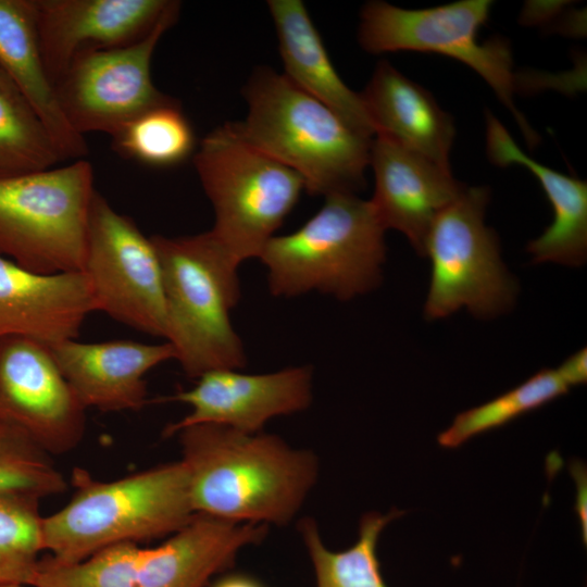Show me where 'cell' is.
Wrapping results in <instances>:
<instances>
[{
    "label": "cell",
    "mask_w": 587,
    "mask_h": 587,
    "mask_svg": "<svg viewBox=\"0 0 587 587\" xmlns=\"http://www.w3.org/2000/svg\"><path fill=\"white\" fill-rule=\"evenodd\" d=\"M572 387L561 365L540 370L507 392L459 413L450 426L438 435L437 441L444 448H458L477 435L501 427L566 395Z\"/></svg>",
    "instance_id": "25"
},
{
    "label": "cell",
    "mask_w": 587,
    "mask_h": 587,
    "mask_svg": "<svg viewBox=\"0 0 587 587\" xmlns=\"http://www.w3.org/2000/svg\"><path fill=\"white\" fill-rule=\"evenodd\" d=\"M176 3L142 39L127 46L84 52L55 79L61 110L82 136L103 132L112 137L143 112L170 102L151 77V61L164 33L178 20Z\"/></svg>",
    "instance_id": "11"
},
{
    "label": "cell",
    "mask_w": 587,
    "mask_h": 587,
    "mask_svg": "<svg viewBox=\"0 0 587 587\" xmlns=\"http://www.w3.org/2000/svg\"><path fill=\"white\" fill-rule=\"evenodd\" d=\"M85 408L51 347L25 337L0 338V422L49 454L74 449L85 434Z\"/></svg>",
    "instance_id": "13"
},
{
    "label": "cell",
    "mask_w": 587,
    "mask_h": 587,
    "mask_svg": "<svg viewBox=\"0 0 587 587\" xmlns=\"http://www.w3.org/2000/svg\"><path fill=\"white\" fill-rule=\"evenodd\" d=\"M489 189L466 187L434 220L425 243L430 283L427 320L445 319L466 308L478 319L513 307L517 285L500 255L496 232L485 224Z\"/></svg>",
    "instance_id": "10"
},
{
    "label": "cell",
    "mask_w": 587,
    "mask_h": 587,
    "mask_svg": "<svg viewBox=\"0 0 587 587\" xmlns=\"http://www.w3.org/2000/svg\"><path fill=\"white\" fill-rule=\"evenodd\" d=\"M360 93L374 136L387 138L451 170L453 120L428 90L382 60Z\"/></svg>",
    "instance_id": "19"
},
{
    "label": "cell",
    "mask_w": 587,
    "mask_h": 587,
    "mask_svg": "<svg viewBox=\"0 0 587 587\" xmlns=\"http://www.w3.org/2000/svg\"><path fill=\"white\" fill-rule=\"evenodd\" d=\"M0 70L21 90L50 130L64 160L88 147L65 118L41 54L34 0H0Z\"/></svg>",
    "instance_id": "22"
},
{
    "label": "cell",
    "mask_w": 587,
    "mask_h": 587,
    "mask_svg": "<svg viewBox=\"0 0 587 587\" xmlns=\"http://www.w3.org/2000/svg\"><path fill=\"white\" fill-rule=\"evenodd\" d=\"M561 366L567 374L573 386L585 384L587 380V350L582 348L570 355Z\"/></svg>",
    "instance_id": "30"
},
{
    "label": "cell",
    "mask_w": 587,
    "mask_h": 587,
    "mask_svg": "<svg viewBox=\"0 0 587 587\" xmlns=\"http://www.w3.org/2000/svg\"><path fill=\"white\" fill-rule=\"evenodd\" d=\"M174 0H34L45 65L53 84L79 54L146 37Z\"/></svg>",
    "instance_id": "15"
},
{
    "label": "cell",
    "mask_w": 587,
    "mask_h": 587,
    "mask_svg": "<svg viewBox=\"0 0 587 587\" xmlns=\"http://www.w3.org/2000/svg\"><path fill=\"white\" fill-rule=\"evenodd\" d=\"M47 451L17 428L0 422V492L42 499L67 488Z\"/></svg>",
    "instance_id": "28"
},
{
    "label": "cell",
    "mask_w": 587,
    "mask_h": 587,
    "mask_svg": "<svg viewBox=\"0 0 587 587\" xmlns=\"http://www.w3.org/2000/svg\"><path fill=\"white\" fill-rule=\"evenodd\" d=\"M112 138L122 157L159 167L182 163L196 145L192 127L174 99L143 112Z\"/></svg>",
    "instance_id": "26"
},
{
    "label": "cell",
    "mask_w": 587,
    "mask_h": 587,
    "mask_svg": "<svg viewBox=\"0 0 587 587\" xmlns=\"http://www.w3.org/2000/svg\"><path fill=\"white\" fill-rule=\"evenodd\" d=\"M196 379L190 389L168 398L190 405L191 410L168 424L163 436L171 437L198 424L258 433L271 419L303 411L312 401L313 372L307 365L263 374L218 369Z\"/></svg>",
    "instance_id": "14"
},
{
    "label": "cell",
    "mask_w": 587,
    "mask_h": 587,
    "mask_svg": "<svg viewBox=\"0 0 587 587\" xmlns=\"http://www.w3.org/2000/svg\"><path fill=\"white\" fill-rule=\"evenodd\" d=\"M284 75L299 89L334 111L352 130L375 135L360 92L347 86L301 0H268Z\"/></svg>",
    "instance_id": "21"
},
{
    "label": "cell",
    "mask_w": 587,
    "mask_h": 587,
    "mask_svg": "<svg viewBox=\"0 0 587 587\" xmlns=\"http://www.w3.org/2000/svg\"><path fill=\"white\" fill-rule=\"evenodd\" d=\"M38 497L0 492V586H30L43 551Z\"/></svg>",
    "instance_id": "27"
},
{
    "label": "cell",
    "mask_w": 587,
    "mask_h": 587,
    "mask_svg": "<svg viewBox=\"0 0 587 587\" xmlns=\"http://www.w3.org/2000/svg\"><path fill=\"white\" fill-rule=\"evenodd\" d=\"M209 587H265L255 577L246 574L229 572L216 578Z\"/></svg>",
    "instance_id": "31"
},
{
    "label": "cell",
    "mask_w": 587,
    "mask_h": 587,
    "mask_svg": "<svg viewBox=\"0 0 587 587\" xmlns=\"http://www.w3.org/2000/svg\"><path fill=\"white\" fill-rule=\"evenodd\" d=\"M95 192L84 159L0 179V257L40 274L83 271Z\"/></svg>",
    "instance_id": "8"
},
{
    "label": "cell",
    "mask_w": 587,
    "mask_h": 587,
    "mask_svg": "<svg viewBox=\"0 0 587 587\" xmlns=\"http://www.w3.org/2000/svg\"><path fill=\"white\" fill-rule=\"evenodd\" d=\"M490 0H459L426 9H403L370 1L360 13L358 40L366 52L420 51L444 54L472 70L491 87L512 113L529 148L539 136L514 102L517 75L510 43L502 37L478 41V30L490 14Z\"/></svg>",
    "instance_id": "9"
},
{
    "label": "cell",
    "mask_w": 587,
    "mask_h": 587,
    "mask_svg": "<svg viewBox=\"0 0 587 587\" xmlns=\"http://www.w3.org/2000/svg\"><path fill=\"white\" fill-rule=\"evenodd\" d=\"M83 271L98 311L165 340L163 273L154 243L97 191L90 207Z\"/></svg>",
    "instance_id": "12"
},
{
    "label": "cell",
    "mask_w": 587,
    "mask_h": 587,
    "mask_svg": "<svg viewBox=\"0 0 587 587\" xmlns=\"http://www.w3.org/2000/svg\"><path fill=\"white\" fill-rule=\"evenodd\" d=\"M486 150L489 160L498 166L526 167L537 178L552 207L551 224L527 243L533 263L583 265L587 259L586 180L567 176L527 155L490 112H486Z\"/></svg>",
    "instance_id": "20"
},
{
    "label": "cell",
    "mask_w": 587,
    "mask_h": 587,
    "mask_svg": "<svg viewBox=\"0 0 587 587\" xmlns=\"http://www.w3.org/2000/svg\"><path fill=\"white\" fill-rule=\"evenodd\" d=\"M182 462L195 514L287 525L314 486L319 463L272 434L215 424L180 429Z\"/></svg>",
    "instance_id": "1"
},
{
    "label": "cell",
    "mask_w": 587,
    "mask_h": 587,
    "mask_svg": "<svg viewBox=\"0 0 587 587\" xmlns=\"http://www.w3.org/2000/svg\"><path fill=\"white\" fill-rule=\"evenodd\" d=\"M385 232L370 200L352 193L325 197L301 227L264 246L259 260L270 292L292 298L317 291L341 301L370 292L382 282Z\"/></svg>",
    "instance_id": "5"
},
{
    "label": "cell",
    "mask_w": 587,
    "mask_h": 587,
    "mask_svg": "<svg viewBox=\"0 0 587 587\" xmlns=\"http://www.w3.org/2000/svg\"><path fill=\"white\" fill-rule=\"evenodd\" d=\"M575 483V512L579 522L582 541L587 544V470L580 460H573L569 466Z\"/></svg>",
    "instance_id": "29"
},
{
    "label": "cell",
    "mask_w": 587,
    "mask_h": 587,
    "mask_svg": "<svg viewBox=\"0 0 587 587\" xmlns=\"http://www.w3.org/2000/svg\"><path fill=\"white\" fill-rule=\"evenodd\" d=\"M95 311L84 271L40 274L0 257V338L25 337L51 347L76 339Z\"/></svg>",
    "instance_id": "17"
},
{
    "label": "cell",
    "mask_w": 587,
    "mask_h": 587,
    "mask_svg": "<svg viewBox=\"0 0 587 587\" xmlns=\"http://www.w3.org/2000/svg\"><path fill=\"white\" fill-rule=\"evenodd\" d=\"M370 166L375 177L370 201L379 222L385 229L402 233L424 257L434 220L465 185L453 177L451 170L382 136L372 139Z\"/></svg>",
    "instance_id": "16"
},
{
    "label": "cell",
    "mask_w": 587,
    "mask_h": 587,
    "mask_svg": "<svg viewBox=\"0 0 587 587\" xmlns=\"http://www.w3.org/2000/svg\"><path fill=\"white\" fill-rule=\"evenodd\" d=\"M193 165L214 212L210 233L239 264L259 259L305 190L302 178L251 145L237 122L207 134Z\"/></svg>",
    "instance_id": "7"
},
{
    "label": "cell",
    "mask_w": 587,
    "mask_h": 587,
    "mask_svg": "<svg viewBox=\"0 0 587 587\" xmlns=\"http://www.w3.org/2000/svg\"><path fill=\"white\" fill-rule=\"evenodd\" d=\"M163 273L166 336L175 360L190 378L247 364L242 340L230 321L240 300V265L210 230L151 237Z\"/></svg>",
    "instance_id": "4"
},
{
    "label": "cell",
    "mask_w": 587,
    "mask_h": 587,
    "mask_svg": "<svg viewBox=\"0 0 587 587\" xmlns=\"http://www.w3.org/2000/svg\"><path fill=\"white\" fill-rule=\"evenodd\" d=\"M403 513L394 508L386 514H363L358 540L342 551L327 549L314 520L302 519L299 532L313 564L316 587H388L380 571L377 542L384 528Z\"/></svg>",
    "instance_id": "23"
},
{
    "label": "cell",
    "mask_w": 587,
    "mask_h": 587,
    "mask_svg": "<svg viewBox=\"0 0 587 587\" xmlns=\"http://www.w3.org/2000/svg\"><path fill=\"white\" fill-rule=\"evenodd\" d=\"M0 587H28V586H25V585H5V586H0Z\"/></svg>",
    "instance_id": "32"
},
{
    "label": "cell",
    "mask_w": 587,
    "mask_h": 587,
    "mask_svg": "<svg viewBox=\"0 0 587 587\" xmlns=\"http://www.w3.org/2000/svg\"><path fill=\"white\" fill-rule=\"evenodd\" d=\"M51 350L84 408L105 412L141 409L147 402L145 375L153 367L175 360V350L168 341L80 342L68 339L51 346Z\"/></svg>",
    "instance_id": "18"
},
{
    "label": "cell",
    "mask_w": 587,
    "mask_h": 587,
    "mask_svg": "<svg viewBox=\"0 0 587 587\" xmlns=\"http://www.w3.org/2000/svg\"><path fill=\"white\" fill-rule=\"evenodd\" d=\"M241 135L295 171L308 193L357 195L366 186L372 139L352 130L334 111L295 86L283 73L259 66L242 89Z\"/></svg>",
    "instance_id": "2"
},
{
    "label": "cell",
    "mask_w": 587,
    "mask_h": 587,
    "mask_svg": "<svg viewBox=\"0 0 587 587\" xmlns=\"http://www.w3.org/2000/svg\"><path fill=\"white\" fill-rule=\"evenodd\" d=\"M267 525L196 514L157 547L105 548L75 563L42 558L32 587H205L232 567L238 552L264 539Z\"/></svg>",
    "instance_id": "6"
},
{
    "label": "cell",
    "mask_w": 587,
    "mask_h": 587,
    "mask_svg": "<svg viewBox=\"0 0 587 587\" xmlns=\"http://www.w3.org/2000/svg\"><path fill=\"white\" fill-rule=\"evenodd\" d=\"M62 160L42 118L0 70V179L52 168Z\"/></svg>",
    "instance_id": "24"
},
{
    "label": "cell",
    "mask_w": 587,
    "mask_h": 587,
    "mask_svg": "<svg viewBox=\"0 0 587 587\" xmlns=\"http://www.w3.org/2000/svg\"><path fill=\"white\" fill-rule=\"evenodd\" d=\"M72 483L70 501L41 521L43 550L60 563L79 562L118 544L172 535L196 515L182 461L111 482L75 467Z\"/></svg>",
    "instance_id": "3"
}]
</instances>
